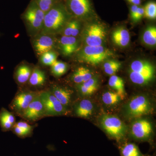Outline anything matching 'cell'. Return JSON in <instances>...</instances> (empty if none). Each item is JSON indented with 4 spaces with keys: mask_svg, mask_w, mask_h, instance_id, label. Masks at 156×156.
Returning <instances> with one entry per match:
<instances>
[{
    "mask_svg": "<svg viewBox=\"0 0 156 156\" xmlns=\"http://www.w3.org/2000/svg\"><path fill=\"white\" fill-rule=\"evenodd\" d=\"M72 16L64 2L58 3L45 13L42 33L53 35L62 30Z\"/></svg>",
    "mask_w": 156,
    "mask_h": 156,
    "instance_id": "obj_1",
    "label": "cell"
},
{
    "mask_svg": "<svg viewBox=\"0 0 156 156\" xmlns=\"http://www.w3.org/2000/svg\"><path fill=\"white\" fill-rule=\"evenodd\" d=\"M154 66L145 59H136L132 61L128 69V76L133 83L144 86L147 85L155 77Z\"/></svg>",
    "mask_w": 156,
    "mask_h": 156,
    "instance_id": "obj_2",
    "label": "cell"
},
{
    "mask_svg": "<svg viewBox=\"0 0 156 156\" xmlns=\"http://www.w3.org/2000/svg\"><path fill=\"white\" fill-rule=\"evenodd\" d=\"M153 105L149 97L143 94L134 95L126 104L123 112L126 119L135 120L151 113Z\"/></svg>",
    "mask_w": 156,
    "mask_h": 156,
    "instance_id": "obj_3",
    "label": "cell"
},
{
    "mask_svg": "<svg viewBox=\"0 0 156 156\" xmlns=\"http://www.w3.org/2000/svg\"><path fill=\"white\" fill-rule=\"evenodd\" d=\"M99 125L107 135L118 142L126 136L128 128L119 117L114 115L103 114L99 119Z\"/></svg>",
    "mask_w": 156,
    "mask_h": 156,
    "instance_id": "obj_4",
    "label": "cell"
},
{
    "mask_svg": "<svg viewBox=\"0 0 156 156\" xmlns=\"http://www.w3.org/2000/svg\"><path fill=\"white\" fill-rule=\"evenodd\" d=\"M113 56L111 50L103 46L84 47L78 54L79 60L92 65H97Z\"/></svg>",
    "mask_w": 156,
    "mask_h": 156,
    "instance_id": "obj_5",
    "label": "cell"
},
{
    "mask_svg": "<svg viewBox=\"0 0 156 156\" xmlns=\"http://www.w3.org/2000/svg\"><path fill=\"white\" fill-rule=\"evenodd\" d=\"M39 97L44 108L46 117L67 115L70 111L48 89L39 92Z\"/></svg>",
    "mask_w": 156,
    "mask_h": 156,
    "instance_id": "obj_6",
    "label": "cell"
},
{
    "mask_svg": "<svg viewBox=\"0 0 156 156\" xmlns=\"http://www.w3.org/2000/svg\"><path fill=\"white\" fill-rule=\"evenodd\" d=\"M45 13L34 0H31L22 15V19L31 30L35 32L41 31Z\"/></svg>",
    "mask_w": 156,
    "mask_h": 156,
    "instance_id": "obj_7",
    "label": "cell"
},
{
    "mask_svg": "<svg viewBox=\"0 0 156 156\" xmlns=\"http://www.w3.org/2000/svg\"><path fill=\"white\" fill-rule=\"evenodd\" d=\"M40 91H34L29 89L19 90L9 105L10 110L14 115L20 116L31 102L37 96Z\"/></svg>",
    "mask_w": 156,
    "mask_h": 156,
    "instance_id": "obj_8",
    "label": "cell"
},
{
    "mask_svg": "<svg viewBox=\"0 0 156 156\" xmlns=\"http://www.w3.org/2000/svg\"><path fill=\"white\" fill-rule=\"evenodd\" d=\"M65 4L69 14L76 19H88L95 15L91 0H66Z\"/></svg>",
    "mask_w": 156,
    "mask_h": 156,
    "instance_id": "obj_9",
    "label": "cell"
},
{
    "mask_svg": "<svg viewBox=\"0 0 156 156\" xmlns=\"http://www.w3.org/2000/svg\"><path fill=\"white\" fill-rule=\"evenodd\" d=\"M153 134V126L150 121L142 118L134 120L130 128V135L138 141H147Z\"/></svg>",
    "mask_w": 156,
    "mask_h": 156,
    "instance_id": "obj_10",
    "label": "cell"
},
{
    "mask_svg": "<svg viewBox=\"0 0 156 156\" xmlns=\"http://www.w3.org/2000/svg\"><path fill=\"white\" fill-rule=\"evenodd\" d=\"M106 36V30L103 26L99 23H92L84 30V41L87 46H102Z\"/></svg>",
    "mask_w": 156,
    "mask_h": 156,
    "instance_id": "obj_11",
    "label": "cell"
},
{
    "mask_svg": "<svg viewBox=\"0 0 156 156\" xmlns=\"http://www.w3.org/2000/svg\"><path fill=\"white\" fill-rule=\"evenodd\" d=\"M38 95L20 116L28 123H33L46 118L45 110Z\"/></svg>",
    "mask_w": 156,
    "mask_h": 156,
    "instance_id": "obj_12",
    "label": "cell"
},
{
    "mask_svg": "<svg viewBox=\"0 0 156 156\" xmlns=\"http://www.w3.org/2000/svg\"><path fill=\"white\" fill-rule=\"evenodd\" d=\"M48 90L53 94L60 103L69 111V108L72 106L74 92L66 87L56 84H52Z\"/></svg>",
    "mask_w": 156,
    "mask_h": 156,
    "instance_id": "obj_13",
    "label": "cell"
},
{
    "mask_svg": "<svg viewBox=\"0 0 156 156\" xmlns=\"http://www.w3.org/2000/svg\"><path fill=\"white\" fill-rule=\"evenodd\" d=\"M34 40L33 46L36 53L41 56L43 53L53 50L56 44L53 35L42 33Z\"/></svg>",
    "mask_w": 156,
    "mask_h": 156,
    "instance_id": "obj_14",
    "label": "cell"
},
{
    "mask_svg": "<svg viewBox=\"0 0 156 156\" xmlns=\"http://www.w3.org/2000/svg\"><path fill=\"white\" fill-rule=\"evenodd\" d=\"M72 109L74 115L83 119H88L93 115L95 106L91 100L84 98L74 102Z\"/></svg>",
    "mask_w": 156,
    "mask_h": 156,
    "instance_id": "obj_15",
    "label": "cell"
},
{
    "mask_svg": "<svg viewBox=\"0 0 156 156\" xmlns=\"http://www.w3.org/2000/svg\"><path fill=\"white\" fill-rule=\"evenodd\" d=\"M98 87L99 80L95 76L82 83L76 85L78 93L83 96L92 95L97 91Z\"/></svg>",
    "mask_w": 156,
    "mask_h": 156,
    "instance_id": "obj_16",
    "label": "cell"
},
{
    "mask_svg": "<svg viewBox=\"0 0 156 156\" xmlns=\"http://www.w3.org/2000/svg\"><path fill=\"white\" fill-rule=\"evenodd\" d=\"M14 113L5 108L0 110V127L3 132L11 131L16 123V118Z\"/></svg>",
    "mask_w": 156,
    "mask_h": 156,
    "instance_id": "obj_17",
    "label": "cell"
},
{
    "mask_svg": "<svg viewBox=\"0 0 156 156\" xmlns=\"http://www.w3.org/2000/svg\"><path fill=\"white\" fill-rule=\"evenodd\" d=\"M112 38L115 44L121 48L128 46L131 39L129 31L123 27L115 30L112 33Z\"/></svg>",
    "mask_w": 156,
    "mask_h": 156,
    "instance_id": "obj_18",
    "label": "cell"
},
{
    "mask_svg": "<svg viewBox=\"0 0 156 156\" xmlns=\"http://www.w3.org/2000/svg\"><path fill=\"white\" fill-rule=\"evenodd\" d=\"M59 45L62 54L67 56L77 50L78 43L76 37L62 36L59 41Z\"/></svg>",
    "mask_w": 156,
    "mask_h": 156,
    "instance_id": "obj_19",
    "label": "cell"
},
{
    "mask_svg": "<svg viewBox=\"0 0 156 156\" xmlns=\"http://www.w3.org/2000/svg\"><path fill=\"white\" fill-rule=\"evenodd\" d=\"M47 80V76L44 72L35 67L33 69L28 83L31 87L40 88L44 86Z\"/></svg>",
    "mask_w": 156,
    "mask_h": 156,
    "instance_id": "obj_20",
    "label": "cell"
},
{
    "mask_svg": "<svg viewBox=\"0 0 156 156\" xmlns=\"http://www.w3.org/2000/svg\"><path fill=\"white\" fill-rule=\"evenodd\" d=\"M92 71L86 67H79L73 73L71 76V80L76 85L86 82L94 77Z\"/></svg>",
    "mask_w": 156,
    "mask_h": 156,
    "instance_id": "obj_21",
    "label": "cell"
},
{
    "mask_svg": "<svg viewBox=\"0 0 156 156\" xmlns=\"http://www.w3.org/2000/svg\"><path fill=\"white\" fill-rule=\"evenodd\" d=\"M33 69L27 65L22 64L18 66L16 70L14 76L17 83L23 85L28 83Z\"/></svg>",
    "mask_w": 156,
    "mask_h": 156,
    "instance_id": "obj_22",
    "label": "cell"
},
{
    "mask_svg": "<svg viewBox=\"0 0 156 156\" xmlns=\"http://www.w3.org/2000/svg\"><path fill=\"white\" fill-rule=\"evenodd\" d=\"M108 83L109 87L115 90V92H116L123 100L126 95L125 83L123 79L119 76L114 75L110 76Z\"/></svg>",
    "mask_w": 156,
    "mask_h": 156,
    "instance_id": "obj_23",
    "label": "cell"
},
{
    "mask_svg": "<svg viewBox=\"0 0 156 156\" xmlns=\"http://www.w3.org/2000/svg\"><path fill=\"white\" fill-rule=\"evenodd\" d=\"M119 149L122 156H144L138 146L133 143H125L120 146Z\"/></svg>",
    "mask_w": 156,
    "mask_h": 156,
    "instance_id": "obj_24",
    "label": "cell"
},
{
    "mask_svg": "<svg viewBox=\"0 0 156 156\" xmlns=\"http://www.w3.org/2000/svg\"><path fill=\"white\" fill-rule=\"evenodd\" d=\"M80 23L76 19L70 20L62 29L63 36L76 37L80 32Z\"/></svg>",
    "mask_w": 156,
    "mask_h": 156,
    "instance_id": "obj_25",
    "label": "cell"
},
{
    "mask_svg": "<svg viewBox=\"0 0 156 156\" xmlns=\"http://www.w3.org/2000/svg\"><path fill=\"white\" fill-rule=\"evenodd\" d=\"M101 100L107 106H113L119 103L122 99L116 92L107 91L102 94Z\"/></svg>",
    "mask_w": 156,
    "mask_h": 156,
    "instance_id": "obj_26",
    "label": "cell"
},
{
    "mask_svg": "<svg viewBox=\"0 0 156 156\" xmlns=\"http://www.w3.org/2000/svg\"><path fill=\"white\" fill-rule=\"evenodd\" d=\"M142 41L145 44L154 47L156 44V28L154 26H150L146 29L143 34Z\"/></svg>",
    "mask_w": 156,
    "mask_h": 156,
    "instance_id": "obj_27",
    "label": "cell"
},
{
    "mask_svg": "<svg viewBox=\"0 0 156 156\" xmlns=\"http://www.w3.org/2000/svg\"><path fill=\"white\" fill-rule=\"evenodd\" d=\"M122 66L120 62L115 60H109L105 62L103 65L104 70L107 74L110 76L115 75Z\"/></svg>",
    "mask_w": 156,
    "mask_h": 156,
    "instance_id": "obj_28",
    "label": "cell"
},
{
    "mask_svg": "<svg viewBox=\"0 0 156 156\" xmlns=\"http://www.w3.org/2000/svg\"><path fill=\"white\" fill-rule=\"evenodd\" d=\"M51 67V73L55 77L61 76L67 71V64L63 62L56 60Z\"/></svg>",
    "mask_w": 156,
    "mask_h": 156,
    "instance_id": "obj_29",
    "label": "cell"
},
{
    "mask_svg": "<svg viewBox=\"0 0 156 156\" xmlns=\"http://www.w3.org/2000/svg\"><path fill=\"white\" fill-rule=\"evenodd\" d=\"M40 56L41 63L45 66H51L57 60V54L53 50L43 53Z\"/></svg>",
    "mask_w": 156,
    "mask_h": 156,
    "instance_id": "obj_30",
    "label": "cell"
},
{
    "mask_svg": "<svg viewBox=\"0 0 156 156\" xmlns=\"http://www.w3.org/2000/svg\"><path fill=\"white\" fill-rule=\"evenodd\" d=\"M144 7V17L147 19L155 20L156 18V3L154 1H150Z\"/></svg>",
    "mask_w": 156,
    "mask_h": 156,
    "instance_id": "obj_31",
    "label": "cell"
},
{
    "mask_svg": "<svg viewBox=\"0 0 156 156\" xmlns=\"http://www.w3.org/2000/svg\"><path fill=\"white\" fill-rule=\"evenodd\" d=\"M37 5L44 13L48 12L51 8L56 4L61 2H64L63 0H34Z\"/></svg>",
    "mask_w": 156,
    "mask_h": 156,
    "instance_id": "obj_32",
    "label": "cell"
},
{
    "mask_svg": "<svg viewBox=\"0 0 156 156\" xmlns=\"http://www.w3.org/2000/svg\"><path fill=\"white\" fill-rule=\"evenodd\" d=\"M11 131H12V132L14 134H16L17 136L21 138H26V137H29V136L32 135L33 133L32 132L26 131V130L20 128L19 127L15 126H14L13 128H12Z\"/></svg>",
    "mask_w": 156,
    "mask_h": 156,
    "instance_id": "obj_33",
    "label": "cell"
},
{
    "mask_svg": "<svg viewBox=\"0 0 156 156\" xmlns=\"http://www.w3.org/2000/svg\"><path fill=\"white\" fill-rule=\"evenodd\" d=\"M37 125V124L31 125L25 121H20L18 122H16L14 126L33 133L34 129L36 127Z\"/></svg>",
    "mask_w": 156,
    "mask_h": 156,
    "instance_id": "obj_34",
    "label": "cell"
},
{
    "mask_svg": "<svg viewBox=\"0 0 156 156\" xmlns=\"http://www.w3.org/2000/svg\"><path fill=\"white\" fill-rule=\"evenodd\" d=\"M144 17V9L142 6H139L136 10V14L132 20L134 22H137L142 19Z\"/></svg>",
    "mask_w": 156,
    "mask_h": 156,
    "instance_id": "obj_35",
    "label": "cell"
},
{
    "mask_svg": "<svg viewBox=\"0 0 156 156\" xmlns=\"http://www.w3.org/2000/svg\"><path fill=\"white\" fill-rule=\"evenodd\" d=\"M138 6L135 5H131L130 7V16L131 19H133L134 15L136 14V10Z\"/></svg>",
    "mask_w": 156,
    "mask_h": 156,
    "instance_id": "obj_36",
    "label": "cell"
},
{
    "mask_svg": "<svg viewBox=\"0 0 156 156\" xmlns=\"http://www.w3.org/2000/svg\"><path fill=\"white\" fill-rule=\"evenodd\" d=\"M131 5H135L140 6L142 2V0H126Z\"/></svg>",
    "mask_w": 156,
    "mask_h": 156,
    "instance_id": "obj_37",
    "label": "cell"
},
{
    "mask_svg": "<svg viewBox=\"0 0 156 156\" xmlns=\"http://www.w3.org/2000/svg\"><path fill=\"white\" fill-rule=\"evenodd\" d=\"M65 1H66V0H63V1H64V3H65Z\"/></svg>",
    "mask_w": 156,
    "mask_h": 156,
    "instance_id": "obj_38",
    "label": "cell"
}]
</instances>
